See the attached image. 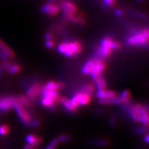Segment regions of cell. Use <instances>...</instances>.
Segmentation results:
<instances>
[{
    "mask_svg": "<svg viewBox=\"0 0 149 149\" xmlns=\"http://www.w3.org/2000/svg\"><path fill=\"white\" fill-rule=\"evenodd\" d=\"M37 137H36V136H34V135H33V134H29L26 137V141L27 143H29V144L34 143L36 141Z\"/></svg>",
    "mask_w": 149,
    "mask_h": 149,
    "instance_id": "27",
    "label": "cell"
},
{
    "mask_svg": "<svg viewBox=\"0 0 149 149\" xmlns=\"http://www.w3.org/2000/svg\"><path fill=\"white\" fill-rule=\"evenodd\" d=\"M66 50H65L64 55L68 57H72L74 55L80 54L81 52L82 47L80 42L72 41L67 42H66Z\"/></svg>",
    "mask_w": 149,
    "mask_h": 149,
    "instance_id": "4",
    "label": "cell"
},
{
    "mask_svg": "<svg viewBox=\"0 0 149 149\" xmlns=\"http://www.w3.org/2000/svg\"><path fill=\"white\" fill-rule=\"evenodd\" d=\"M97 91L98 90H104L106 88V81L103 77H100L95 81Z\"/></svg>",
    "mask_w": 149,
    "mask_h": 149,
    "instance_id": "18",
    "label": "cell"
},
{
    "mask_svg": "<svg viewBox=\"0 0 149 149\" xmlns=\"http://www.w3.org/2000/svg\"><path fill=\"white\" fill-rule=\"evenodd\" d=\"M41 86L38 83H35L31 85L26 91V97L29 99H33L40 93Z\"/></svg>",
    "mask_w": 149,
    "mask_h": 149,
    "instance_id": "10",
    "label": "cell"
},
{
    "mask_svg": "<svg viewBox=\"0 0 149 149\" xmlns=\"http://www.w3.org/2000/svg\"><path fill=\"white\" fill-rule=\"evenodd\" d=\"M91 99V95L79 91L74 93L71 98L69 100L72 106L77 109L79 106H85L88 104L90 102Z\"/></svg>",
    "mask_w": 149,
    "mask_h": 149,
    "instance_id": "3",
    "label": "cell"
},
{
    "mask_svg": "<svg viewBox=\"0 0 149 149\" xmlns=\"http://www.w3.org/2000/svg\"><path fill=\"white\" fill-rule=\"evenodd\" d=\"M52 4H50V3H48V4H45V5H44L42 8V12L47 14L50 10L51 6H52Z\"/></svg>",
    "mask_w": 149,
    "mask_h": 149,
    "instance_id": "30",
    "label": "cell"
},
{
    "mask_svg": "<svg viewBox=\"0 0 149 149\" xmlns=\"http://www.w3.org/2000/svg\"><path fill=\"white\" fill-rule=\"evenodd\" d=\"M90 143L93 146H98V147H106L108 146L109 142L108 141H106V140H101V139H97V140H93V141L90 142Z\"/></svg>",
    "mask_w": 149,
    "mask_h": 149,
    "instance_id": "20",
    "label": "cell"
},
{
    "mask_svg": "<svg viewBox=\"0 0 149 149\" xmlns=\"http://www.w3.org/2000/svg\"><path fill=\"white\" fill-rule=\"evenodd\" d=\"M149 32L148 29L132 31L127 37L126 44L130 46H148Z\"/></svg>",
    "mask_w": 149,
    "mask_h": 149,
    "instance_id": "1",
    "label": "cell"
},
{
    "mask_svg": "<svg viewBox=\"0 0 149 149\" xmlns=\"http://www.w3.org/2000/svg\"><path fill=\"white\" fill-rule=\"evenodd\" d=\"M95 64V59L89 60L83 65L81 69V72L84 74H90Z\"/></svg>",
    "mask_w": 149,
    "mask_h": 149,
    "instance_id": "16",
    "label": "cell"
},
{
    "mask_svg": "<svg viewBox=\"0 0 149 149\" xmlns=\"http://www.w3.org/2000/svg\"><path fill=\"white\" fill-rule=\"evenodd\" d=\"M52 35L50 34V33H47L45 35V39L47 40H52Z\"/></svg>",
    "mask_w": 149,
    "mask_h": 149,
    "instance_id": "36",
    "label": "cell"
},
{
    "mask_svg": "<svg viewBox=\"0 0 149 149\" xmlns=\"http://www.w3.org/2000/svg\"><path fill=\"white\" fill-rule=\"evenodd\" d=\"M139 115V122L141 123L144 127H148V111L142 104H134Z\"/></svg>",
    "mask_w": 149,
    "mask_h": 149,
    "instance_id": "8",
    "label": "cell"
},
{
    "mask_svg": "<svg viewBox=\"0 0 149 149\" xmlns=\"http://www.w3.org/2000/svg\"><path fill=\"white\" fill-rule=\"evenodd\" d=\"M104 3L107 6H112L114 3V0H104Z\"/></svg>",
    "mask_w": 149,
    "mask_h": 149,
    "instance_id": "34",
    "label": "cell"
},
{
    "mask_svg": "<svg viewBox=\"0 0 149 149\" xmlns=\"http://www.w3.org/2000/svg\"><path fill=\"white\" fill-rule=\"evenodd\" d=\"M144 141H145L146 143L149 142V136L148 134H147L146 136L144 137Z\"/></svg>",
    "mask_w": 149,
    "mask_h": 149,
    "instance_id": "39",
    "label": "cell"
},
{
    "mask_svg": "<svg viewBox=\"0 0 149 149\" xmlns=\"http://www.w3.org/2000/svg\"><path fill=\"white\" fill-rule=\"evenodd\" d=\"M123 14V10H121V9H116V10L115 11V15L117 16H120L122 15Z\"/></svg>",
    "mask_w": 149,
    "mask_h": 149,
    "instance_id": "35",
    "label": "cell"
},
{
    "mask_svg": "<svg viewBox=\"0 0 149 149\" xmlns=\"http://www.w3.org/2000/svg\"><path fill=\"white\" fill-rule=\"evenodd\" d=\"M4 68L3 67L2 65L0 64V78L2 77L4 74Z\"/></svg>",
    "mask_w": 149,
    "mask_h": 149,
    "instance_id": "38",
    "label": "cell"
},
{
    "mask_svg": "<svg viewBox=\"0 0 149 149\" xmlns=\"http://www.w3.org/2000/svg\"><path fill=\"white\" fill-rule=\"evenodd\" d=\"M59 101L60 102V103L63 106L64 109L70 112V113H74V112L77 110L72 106L70 102V100L67 98V97H62L59 99Z\"/></svg>",
    "mask_w": 149,
    "mask_h": 149,
    "instance_id": "14",
    "label": "cell"
},
{
    "mask_svg": "<svg viewBox=\"0 0 149 149\" xmlns=\"http://www.w3.org/2000/svg\"><path fill=\"white\" fill-rule=\"evenodd\" d=\"M65 85L62 82H56L54 81H49L46 83L45 87L50 90L57 91L58 90L62 89Z\"/></svg>",
    "mask_w": 149,
    "mask_h": 149,
    "instance_id": "15",
    "label": "cell"
},
{
    "mask_svg": "<svg viewBox=\"0 0 149 149\" xmlns=\"http://www.w3.org/2000/svg\"><path fill=\"white\" fill-rule=\"evenodd\" d=\"M58 141L57 139H53L52 141H51L49 144L48 146H47L45 149H55L56 147L57 146L58 143Z\"/></svg>",
    "mask_w": 149,
    "mask_h": 149,
    "instance_id": "25",
    "label": "cell"
},
{
    "mask_svg": "<svg viewBox=\"0 0 149 149\" xmlns=\"http://www.w3.org/2000/svg\"><path fill=\"white\" fill-rule=\"evenodd\" d=\"M109 124L112 127H114L116 124V120L114 118H111L109 121Z\"/></svg>",
    "mask_w": 149,
    "mask_h": 149,
    "instance_id": "37",
    "label": "cell"
},
{
    "mask_svg": "<svg viewBox=\"0 0 149 149\" xmlns=\"http://www.w3.org/2000/svg\"><path fill=\"white\" fill-rule=\"evenodd\" d=\"M61 6L65 15L68 19L73 16L74 13L77 11V8L75 7V6L69 1H62Z\"/></svg>",
    "mask_w": 149,
    "mask_h": 149,
    "instance_id": "9",
    "label": "cell"
},
{
    "mask_svg": "<svg viewBox=\"0 0 149 149\" xmlns=\"http://www.w3.org/2000/svg\"><path fill=\"white\" fill-rule=\"evenodd\" d=\"M16 101L21 106H22L24 108H27V107L29 106L30 105V99L28 98L26 96H23V95H20L18 96L17 97H16Z\"/></svg>",
    "mask_w": 149,
    "mask_h": 149,
    "instance_id": "17",
    "label": "cell"
},
{
    "mask_svg": "<svg viewBox=\"0 0 149 149\" xmlns=\"http://www.w3.org/2000/svg\"><path fill=\"white\" fill-rule=\"evenodd\" d=\"M58 142H67L70 141V136H68L67 134H62L57 138Z\"/></svg>",
    "mask_w": 149,
    "mask_h": 149,
    "instance_id": "28",
    "label": "cell"
},
{
    "mask_svg": "<svg viewBox=\"0 0 149 149\" xmlns=\"http://www.w3.org/2000/svg\"><path fill=\"white\" fill-rule=\"evenodd\" d=\"M13 108H15L18 117L20 119L21 122L27 125V124L32 120L31 116L28 113V111L25 109V108L19 104L17 101H16Z\"/></svg>",
    "mask_w": 149,
    "mask_h": 149,
    "instance_id": "5",
    "label": "cell"
},
{
    "mask_svg": "<svg viewBox=\"0 0 149 149\" xmlns=\"http://www.w3.org/2000/svg\"><path fill=\"white\" fill-rule=\"evenodd\" d=\"M0 58L3 60V62H6L8 60V58L6 57V55L2 52L1 49H0Z\"/></svg>",
    "mask_w": 149,
    "mask_h": 149,
    "instance_id": "33",
    "label": "cell"
},
{
    "mask_svg": "<svg viewBox=\"0 0 149 149\" xmlns=\"http://www.w3.org/2000/svg\"><path fill=\"white\" fill-rule=\"evenodd\" d=\"M59 10H60V7L58 6L53 5L52 4L47 14L49 16H54V15H55L56 14H57Z\"/></svg>",
    "mask_w": 149,
    "mask_h": 149,
    "instance_id": "23",
    "label": "cell"
},
{
    "mask_svg": "<svg viewBox=\"0 0 149 149\" xmlns=\"http://www.w3.org/2000/svg\"><path fill=\"white\" fill-rule=\"evenodd\" d=\"M9 132V127L6 124L0 126V136H5Z\"/></svg>",
    "mask_w": 149,
    "mask_h": 149,
    "instance_id": "24",
    "label": "cell"
},
{
    "mask_svg": "<svg viewBox=\"0 0 149 149\" xmlns=\"http://www.w3.org/2000/svg\"><path fill=\"white\" fill-rule=\"evenodd\" d=\"M0 49L8 58H13L15 56V52H13V50L1 39H0Z\"/></svg>",
    "mask_w": 149,
    "mask_h": 149,
    "instance_id": "13",
    "label": "cell"
},
{
    "mask_svg": "<svg viewBox=\"0 0 149 149\" xmlns=\"http://www.w3.org/2000/svg\"><path fill=\"white\" fill-rule=\"evenodd\" d=\"M42 139L39 137H37L36 141L34 143L26 144V145H25L24 147H23V149H34L36 147L39 146L42 143Z\"/></svg>",
    "mask_w": 149,
    "mask_h": 149,
    "instance_id": "21",
    "label": "cell"
},
{
    "mask_svg": "<svg viewBox=\"0 0 149 149\" xmlns=\"http://www.w3.org/2000/svg\"><path fill=\"white\" fill-rule=\"evenodd\" d=\"M45 45L47 48L48 49H52L54 46V42L52 40H47L45 43Z\"/></svg>",
    "mask_w": 149,
    "mask_h": 149,
    "instance_id": "32",
    "label": "cell"
},
{
    "mask_svg": "<svg viewBox=\"0 0 149 149\" xmlns=\"http://www.w3.org/2000/svg\"><path fill=\"white\" fill-rule=\"evenodd\" d=\"M120 96L121 97H123V99L129 101L130 97V93L127 90H124L122 92H121Z\"/></svg>",
    "mask_w": 149,
    "mask_h": 149,
    "instance_id": "26",
    "label": "cell"
},
{
    "mask_svg": "<svg viewBox=\"0 0 149 149\" xmlns=\"http://www.w3.org/2000/svg\"><path fill=\"white\" fill-rule=\"evenodd\" d=\"M147 127L143 126V127L137 128L136 130V132L137 134H142L146 133V132H147Z\"/></svg>",
    "mask_w": 149,
    "mask_h": 149,
    "instance_id": "31",
    "label": "cell"
},
{
    "mask_svg": "<svg viewBox=\"0 0 149 149\" xmlns=\"http://www.w3.org/2000/svg\"><path fill=\"white\" fill-rule=\"evenodd\" d=\"M20 70H21V67L19 65L17 64H13V63H11L10 67H9L7 70L8 72L11 74H16L19 72Z\"/></svg>",
    "mask_w": 149,
    "mask_h": 149,
    "instance_id": "22",
    "label": "cell"
},
{
    "mask_svg": "<svg viewBox=\"0 0 149 149\" xmlns=\"http://www.w3.org/2000/svg\"><path fill=\"white\" fill-rule=\"evenodd\" d=\"M16 101L15 97L11 96H0V111L7 112L11 110Z\"/></svg>",
    "mask_w": 149,
    "mask_h": 149,
    "instance_id": "6",
    "label": "cell"
},
{
    "mask_svg": "<svg viewBox=\"0 0 149 149\" xmlns=\"http://www.w3.org/2000/svg\"><path fill=\"white\" fill-rule=\"evenodd\" d=\"M36 149H39V148H36Z\"/></svg>",
    "mask_w": 149,
    "mask_h": 149,
    "instance_id": "40",
    "label": "cell"
},
{
    "mask_svg": "<svg viewBox=\"0 0 149 149\" xmlns=\"http://www.w3.org/2000/svg\"><path fill=\"white\" fill-rule=\"evenodd\" d=\"M96 96L98 99H109L118 96L116 91L112 90H98L97 91Z\"/></svg>",
    "mask_w": 149,
    "mask_h": 149,
    "instance_id": "11",
    "label": "cell"
},
{
    "mask_svg": "<svg viewBox=\"0 0 149 149\" xmlns=\"http://www.w3.org/2000/svg\"><path fill=\"white\" fill-rule=\"evenodd\" d=\"M125 109H126L127 113L133 121L136 123L139 122V115L136 108H135L134 104L128 105Z\"/></svg>",
    "mask_w": 149,
    "mask_h": 149,
    "instance_id": "12",
    "label": "cell"
},
{
    "mask_svg": "<svg viewBox=\"0 0 149 149\" xmlns=\"http://www.w3.org/2000/svg\"><path fill=\"white\" fill-rule=\"evenodd\" d=\"M105 68V63L102 60L95 58V64L93 70L90 73V75L92 79L95 81L97 80L100 77H102V73L104 72Z\"/></svg>",
    "mask_w": 149,
    "mask_h": 149,
    "instance_id": "7",
    "label": "cell"
},
{
    "mask_svg": "<svg viewBox=\"0 0 149 149\" xmlns=\"http://www.w3.org/2000/svg\"><path fill=\"white\" fill-rule=\"evenodd\" d=\"M40 93L42 96L40 102L42 105L49 108L50 109L54 110L55 103L60 99L57 91L50 90L45 86H43L41 88Z\"/></svg>",
    "mask_w": 149,
    "mask_h": 149,
    "instance_id": "2",
    "label": "cell"
},
{
    "mask_svg": "<svg viewBox=\"0 0 149 149\" xmlns=\"http://www.w3.org/2000/svg\"><path fill=\"white\" fill-rule=\"evenodd\" d=\"M40 125V122L38 120H31L30 122L27 124V125L32 127H38Z\"/></svg>",
    "mask_w": 149,
    "mask_h": 149,
    "instance_id": "29",
    "label": "cell"
},
{
    "mask_svg": "<svg viewBox=\"0 0 149 149\" xmlns=\"http://www.w3.org/2000/svg\"><path fill=\"white\" fill-rule=\"evenodd\" d=\"M80 91L85 92L86 93H88V94L91 95L95 91V86L94 85H91V84H85V85H84L81 86V90Z\"/></svg>",
    "mask_w": 149,
    "mask_h": 149,
    "instance_id": "19",
    "label": "cell"
}]
</instances>
